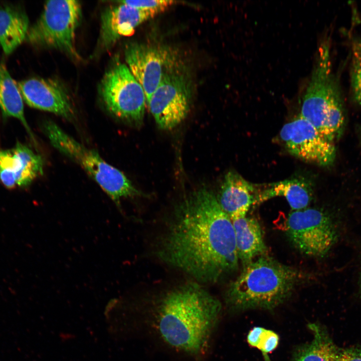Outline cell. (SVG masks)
I'll use <instances>...</instances> for the list:
<instances>
[{
	"label": "cell",
	"mask_w": 361,
	"mask_h": 361,
	"mask_svg": "<svg viewBox=\"0 0 361 361\" xmlns=\"http://www.w3.org/2000/svg\"><path fill=\"white\" fill-rule=\"evenodd\" d=\"M156 253L164 263L204 283L218 282L239 266L232 220L205 188L176 207Z\"/></svg>",
	"instance_id": "1"
},
{
	"label": "cell",
	"mask_w": 361,
	"mask_h": 361,
	"mask_svg": "<svg viewBox=\"0 0 361 361\" xmlns=\"http://www.w3.org/2000/svg\"><path fill=\"white\" fill-rule=\"evenodd\" d=\"M221 302L197 283H188L162 296L154 314V326L165 344L199 356L207 350L219 322Z\"/></svg>",
	"instance_id": "2"
},
{
	"label": "cell",
	"mask_w": 361,
	"mask_h": 361,
	"mask_svg": "<svg viewBox=\"0 0 361 361\" xmlns=\"http://www.w3.org/2000/svg\"><path fill=\"white\" fill-rule=\"evenodd\" d=\"M301 278L297 269L261 256L243 267L230 284L226 302L234 311L273 309L290 297Z\"/></svg>",
	"instance_id": "3"
},
{
	"label": "cell",
	"mask_w": 361,
	"mask_h": 361,
	"mask_svg": "<svg viewBox=\"0 0 361 361\" xmlns=\"http://www.w3.org/2000/svg\"><path fill=\"white\" fill-rule=\"evenodd\" d=\"M43 128L52 146L79 164L118 208L122 199L143 195L122 172L107 163L96 151L77 141L55 122L47 121Z\"/></svg>",
	"instance_id": "4"
},
{
	"label": "cell",
	"mask_w": 361,
	"mask_h": 361,
	"mask_svg": "<svg viewBox=\"0 0 361 361\" xmlns=\"http://www.w3.org/2000/svg\"><path fill=\"white\" fill-rule=\"evenodd\" d=\"M81 17L79 1H47L40 18L29 28L26 40L36 47L58 50L80 60L75 37Z\"/></svg>",
	"instance_id": "5"
},
{
	"label": "cell",
	"mask_w": 361,
	"mask_h": 361,
	"mask_svg": "<svg viewBox=\"0 0 361 361\" xmlns=\"http://www.w3.org/2000/svg\"><path fill=\"white\" fill-rule=\"evenodd\" d=\"M99 93L106 109L113 116L132 126L141 124L145 95L126 64L118 61L111 66L101 80Z\"/></svg>",
	"instance_id": "6"
},
{
	"label": "cell",
	"mask_w": 361,
	"mask_h": 361,
	"mask_svg": "<svg viewBox=\"0 0 361 361\" xmlns=\"http://www.w3.org/2000/svg\"><path fill=\"white\" fill-rule=\"evenodd\" d=\"M286 232L297 250L311 257L324 256L337 238L331 217L324 211L313 208L292 210L286 222Z\"/></svg>",
	"instance_id": "7"
},
{
	"label": "cell",
	"mask_w": 361,
	"mask_h": 361,
	"mask_svg": "<svg viewBox=\"0 0 361 361\" xmlns=\"http://www.w3.org/2000/svg\"><path fill=\"white\" fill-rule=\"evenodd\" d=\"M190 84L183 74L163 73L161 80L147 102L157 125L168 130L179 124L189 111Z\"/></svg>",
	"instance_id": "8"
},
{
	"label": "cell",
	"mask_w": 361,
	"mask_h": 361,
	"mask_svg": "<svg viewBox=\"0 0 361 361\" xmlns=\"http://www.w3.org/2000/svg\"><path fill=\"white\" fill-rule=\"evenodd\" d=\"M279 136L290 154L305 162L326 166L335 160L334 143L299 114L283 125Z\"/></svg>",
	"instance_id": "9"
},
{
	"label": "cell",
	"mask_w": 361,
	"mask_h": 361,
	"mask_svg": "<svg viewBox=\"0 0 361 361\" xmlns=\"http://www.w3.org/2000/svg\"><path fill=\"white\" fill-rule=\"evenodd\" d=\"M23 100L30 107L48 111L68 120L75 112L67 90L52 79L32 78L18 83Z\"/></svg>",
	"instance_id": "10"
},
{
	"label": "cell",
	"mask_w": 361,
	"mask_h": 361,
	"mask_svg": "<svg viewBox=\"0 0 361 361\" xmlns=\"http://www.w3.org/2000/svg\"><path fill=\"white\" fill-rule=\"evenodd\" d=\"M124 56L127 66L142 87L147 102L164 73L163 55L153 46L134 43L127 45Z\"/></svg>",
	"instance_id": "11"
},
{
	"label": "cell",
	"mask_w": 361,
	"mask_h": 361,
	"mask_svg": "<svg viewBox=\"0 0 361 361\" xmlns=\"http://www.w3.org/2000/svg\"><path fill=\"white\" fill-rule=\"evenodd\" d=\"M111 6L102 13L98 48H111L122 37L130 36L141 23L153 16L149 13L121 3Z\"/></svg>",
	"instance_id": "12"
},
{
	"label": "cell",
	"mask_w": 361,
	"mask_h": 361,
	"mask_svg": "<svg viewBox=\"0 0 361 361\" xmlns=\"http://www.w3.org/2000/svg\"><path fill=\"white\" fill-rule=\"evenodd\" d=\"M257 186L236 171L226 173L217 198L231 220L246 217L251 206L256 204Z\"/></svg>",
	"instance_id": "13"
},
{
	"label": "cell",
	"mask_w": 361,
	"mask_h": 361,
	"mask_svg": "<svg viewBox=\"0 0 361 361\" xmlns=\"http://www.w3.org/2000/svg\"><path fill=\"white\" fill-rule=\"evenodd\" d=\"M258 192L256 204H260L275 197H283L292 210L308 207L312 200L311 184L301 177H292L264 185H257Z\"/></svg>",
	"instance_id": "14"
},
{
	"label": "cell",
	"mask_w": 361,
	"mask_h": 361,
	"mask_svg": "<svg viewBox=\"0 0 361 361\" xmlns=\"http://www.w3.org/2000/svg\"><path fill=\"white\" fill-rule=\"evenodd\" d=\"M235 234L239 260L243 268L256 257L266 255L267 247L258 222L251 217L231 220Z\"/></svg>",
	"instance_id": "15"
},
{
	"label": "cell",
	"mask_w": 361,
	"mask_h": 361,
	"mask_svg": "<svg viewBox=\"0 0 361 361\" xmlns=\"http://www.w3.org/2000/svg\"><path fill=\"white\" fill-rule=\"evenodd\" d=\"M29 28L23 9L12 5L0 8V45L6 54L12 53L26 40Z\"/></svg>",
	"instance_id": "16"
},
{
	"label": "cell",
	"mask_w": 361,
	"mask_h": 361,
	"mask_svg": "<svg viewBox=\"0 0 361 361\" xmlns=\"http://www.w3.org/2000/svg\"><path fill=\"white\" fill-rule=\"evenodd\" d=\"M313 335L308 343L294 352L292 361H337L340 349L324 327L315 323L308 324Z\"/></svg>",
	"instance_id": "17"
},
{
	"label": "cell",
	"mask_w": 361,
	"mask_h": 361,
	"mask_svg": "<svg viewBox=\"0 0 361 361\" xmlns=\"http://www.w3.org/2000/svg\"><path fill=\"white\" fill-rule=\"evenodd\" d=\"M23 98L18 83L10 75L4 62L0 63V108L5 117L19 119L25 127L30 137L36 140L25 117Z\"/></svg>",
	"instance_id": "18"
},
{
	"label": "cell",
	"mask_w": 361,
	"mask_h": 361,
	"mask_svg": "<svg viewBox=\"0 0 361 361\" xmlns=\"http://www.w3.org/2000/svg\"><path fill=\"white\" fill-rule=\"evenodd\" d=\"M12 150L19 162V169L16 174L17 185L27 186L43 174V159L40 155L19 142Z\"/></svg>",
	"instance_id": "19"
},
{
	"label": "cell",
	"mask_w": 361,
	"mask_h": 361,
	"mask_svg": "<svg viewBox=\"0 0 361 361\" xmlns=\"http://www.w3.org/2000/svg\"><path fill=\"white\" fill-rule=\"evenodd\" d=\"M18 168V160L13 150H0V180L6 188L16 187Z\"/></svg>",
	"instance_id": "20"
},
{
	"label": "cell",
	"mask_w": 361,
	"mask_h": 361,
	"mask_svg": "<svg viewBox=\"0 0 361 361\" xmlns=\"http://www.w3.org/2000/svg\"><path fill=\"white\" fill-rule=\"evenodd\" d=\"M119 2L147 12L153 17L163 12L177 2L171 0L122 1Z\"/></svg>",
	"instance_id": "21"
},
{
	"label": "cell",
	"mask_w": 361,
	"mask_h": 361,
	"mask_svg": "<svg viewBox=\"0 0 361 361\" xmlns=\"http://www.w3.org/2000/svg\"><path fill=\"white\" fill-rule=\"evenodd\" d=\"M279 341L278 335L272 330L264 328L258 341L256 347L262 353L265 361H270L268 353L273 351Z\"/></svg>",
	"instance_id": "22"
},
{
	"label": "cell",
	"mask_w": 361,
	"mask_h": 361,
	"mask_svg": "<svg viewBox=\"0 0 361 361\" xmlns=\"http://www.w3.org/2000/svg\"><path fill=\"white\" fill-rule=\"evenodd\" d=\"M351 72L353 99L356 103L361 105V61L353 58Z\"/></svg>",
	"instance_id": "23"
},
{
	"label": "cell",
	"mask_w": 361,
	"mask_h": 361,
	"mask_svg": "<svg viewBox=\"0 0 361 361\" xmlns=\"http://www.w3.org/2000/svg\"><path fill=\"white\" fill-rule=\"evenodd\" d=\"M337 361H361V346L340 349Z\"/></svg>",
	"instance_id": "24"
},
{
	"label": "cell",
	"mask_w": 361,
	"mask_h": 361,
	"mask_svg": "<svg viewBox=\"0 0 361 361\" xmlns=\"http://www.w3.org/2000/svg\"><path fill=\"white\" fill-rule=\"evenodd\" d=\"M264 328L254 327L249 332L247 336V341L250 345L256 347L259 338Z\"/></svg>",
	"instance_id": "25"
},
{
	"label": "cell",
	"mask_w": 361,
	"mask_h": 361,
	"mask_svg": "<svg viewBox=\"0 0 361 361\" xmlns=\"http://www.w3.org/2000/svg\"><path fill=\"white\" fill-rule=\"evenodd\" d=\"M353 58L361 61V39H356L352 43Z\"/></svg>",
	"instance_id": "26"
},
{
	"label": "cell",
	"mask_w": 361,
	"mask_h": 361,
	"mask_svg": "<svg viewBox=\"0 0 361 361\" xmlns=\"http://www.w3.org/2000/svg\"><path fill=\"white\" fill-rule=\"evenodd\" d=\"M359 290H360V294H361V271H360V276H359Z\"/></svg>",
	"instance_id": "27"
},
{
	"label": "cell",
	"mask_w": 361,
	"mask_h": 361,
	"mask_svg": "<svg viewBox=\"0 0 361 361\" xmlns=\"http://www.w3.org/2000/svg\"><path fill=\"white\" fill-rule=\"evenodd\" d=\"M360 132H361V129H360Z\"/></svg>",
	"instance_id": "28"
}]
</instances>
